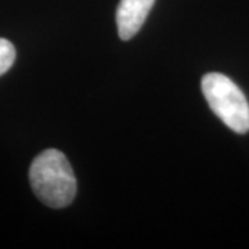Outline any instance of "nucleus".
Masks as SVG:
<instances>
[{
	"label": "nucleus",
	"mask_w": 249,
	"mask_h": 249,
	"mask_svg": "<svg viewBox=\"0 0 249 249\" xmlns=\"http://www.w3.org/2000/svg\"><path fill=\"white\" fill-rule=\"evenodd\" d=\"M155 0H121L116 9L118 34L122 40L132 39L148 17Z\"/></svg>",
	"instance_id": "7ed1b4c3"
},
{
	"label": "nucleus",
	"mask_w": 249,
	"mask_h": 249,
	"mask_svg": "<svg viewBox=\"0 0 249 249\" xmlns=\"http://www.w3.org/2000/svg\"><path fill=\"white\" fill-rule=\"evenodd\" d=\"M201 89L214 115L232 132L245 134L249 132V104L242 90L223 73H206Z\"/></svg>",
	"instance_id": "f03ea898"
},
{
	"label": "nucleus",
	"mask_w": 249,
	"mask_h": 249,
	"mask_svg": "<svg viewBox=\"0 0 249 249\" xmlns=\"http://www.w3.org/2000/svg\"><path fill=\"white\" fill-rule=\"evenodd\" d=\"M16 61V49L7 39L0 37V76L9 71Z\"/></svg>",
	"instance_id": "20e7f679"
},
{
	"label": "nucleus",
	"mask_w": 249,
	"mask_h": 249,
	"mask_svg": "<svg viewBox=\"0 0 249 249\" xmlns=\"http://www.w3.org/2000/svg\"><path fill=\"white\" fill-rule=\"evenodd\" d=\"M29 181L35 196L54 209L68 206L76 196L72 166L58 150L50 148L36 157L29 169Z\"/></svg>",
	"instance_id": "f257e3e1"
}]
</instances>
